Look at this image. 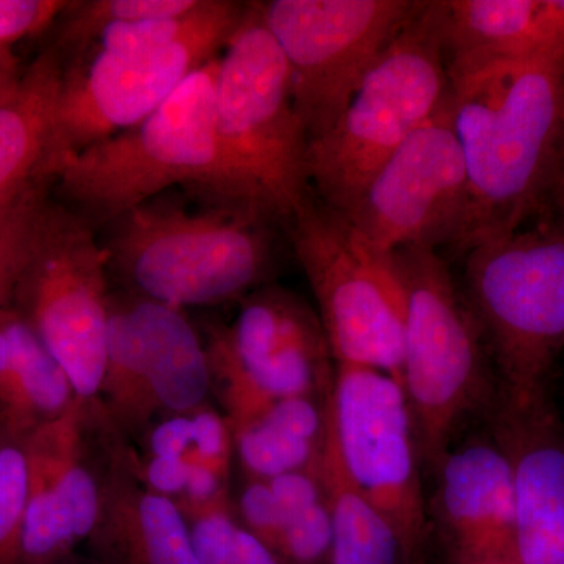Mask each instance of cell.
<instances>
[{"label": "cell", "mask_w": 564, "mask_h": 564, "mask_svg": "<svg viewBox=\"0 0 564 564\" xmlns=\"http://www.w3.org/2000/svg\"><path fill=\"white\" fill-rule=\"evenodd\" d=\"M199 0H82L63 11L57 40L52 47L66 54L93 29L115 21L150 20L187 13Z\"/></svg>", "instance_id": "obj_26"}, {"label": "cell", "mask_w": 564, "mask_h": 564, "mask_svg": "<svg viewBox=\"0 0 564 564\" xmlns=\"http://www.w3.org/2000/svg\"><path fill=\"white\" fill-rule=\"evenodd\" d=\"M451 109L469 177L462 252L524 229H564V62L452 76Z\"/></svg>", "instance_id": "obj_1"}, {"label": "cell", "mask_w": 564, "mask_h": 564, "mask_svg": "<svg viewBox=\"0 0 564 564\" xmlns=\"http://www.w3.org/2000/svg\"><path fill=\"white\" fill-rule=\"evenodd\" d=\"M2 51H7V50H3V47H0V52H2Z\"/></svg>", "instance_id": "obj_36"}, {"label": "cell", "mask_w": 564, "mask_h": 564, "mask_svg": "<svg viewBox=\"0 0 564 564\" xmlns=\"http://www.w3.org/2000/svg\"><path fill=\"white\" fill-rule=\"evenodd\" d=\"M318 474L332 518L329 564H419L388 519L351 480L334 436L329 406Z\"/></svg>", "instance_id": "obj_23"}, {"label": "cell", "mask_w": 564, "mask_h": 564, "mask_svg": "<svg viewBox=\"0 0 564 564\" xmlns=\"http://www.w3.org/2000/svg\"><path fill=\"white\" fill-rule=\"evenodd\" d=\"M340 217L359 242L386 258L410 247L462 251L469 228L470 193L451 95Z\"/></svg>", "instance_id": "obj_12"}, {"label": "cell", "mask_w": 564, "mask_h": 564, "mask_svg": "<svg viewBox=\"0 0 564 564\" xmlns=\"http://www.w3.org/2000/svg\"><path fill=\"white\" fill-rule=\"evenodd\" d=\"M193 447L192 414L174 415L159 423L150 436L152 456L159 458H184Z\"/></svg>", "instance_id": "obj_32"}, {"label": "cell", "mask_w": 564, "mask_h": 564, "mask_svg": "<svg viewBox=\"0 0 564 564\" xmlns=\"http://www.w3.org/2000/svg\"><path fill=\"white\" fill-rule=\"evenodd\" d=\"M240 516L243 529L274 551L280 536L281 514L269 481L251 480L248 484L240 497Z\"/></svg>", "instance_id": "obj_31"}, {"label": "cell", "mask_w": 564, "mask_h": 564, "mask_svg": "<svg viewBox=\"0 0 564 564\" xmlns=\"http://www.w3.org/2000/svg\"><path fill=\"white\" fill-rule=\"evenodd\" d=\"M423 6L417 0L261 2L310 141L332 128L373 63Z\"/></svg>", "instance_id": "obj_11"}, {"label": "cell", "mask_w": 564, "mask_h": 564, "mask_svg": "<svg viewBox=\"0 0 564 564\" xmlns=\"http://www.w3.org/2000/svg\"><path fill=\"white\" fill-rule=\"evenodd\" d=\"M77 397L68 375L13 306L0 311V426L25 440Z\"/></svg>", "instance_id": "obj_20"}, {"label": "cell", "mask_w": 564, "mask_h": 564, "mask_svg": "<svg viewBox=\"0 0 564 564\" xmlns=\"http://www.w3.org/2000/svg\"><path fill=\"white\" fill-rule=\"evenodd\" d=\"M267 481L281 514L274 554L288 564H329L332 518L318 470L284 474Z\"/></svg>", "instance_id": "obj_24"}, {"label": "cell", "mask_w": 564, "mask_h": 564, "mask_svg": "<svg viewBox=\"0 0 564 564\" xmlns=\"http://www.w3.org/2000/svg\"><path fill=\"white\" fill-rule=\"evenodd\" d=\"M284 225L336 366L370 367L402 383L404 299L392 256L359 242L314 193Z\"/></svg>", "instance_id": "obj_10"}, {"label": "cell", "mask_w": 564, "mask_h": 564, "mask_svg": "<svg viewBox=\"0 0 564 564\" xmlns=\"http://www.w3.org/2000/svg\"><path fill=\"white\" fill-rule=\"evenodd\" d=\"M22 73L11 50L0 52V106L17 91Z\"/></svg>", "instance_id": "obj_34"}, {"label": "cell", "mask_w": 564, "mask_h": 564, "mask_svg": "<svg viewBox=\"0 0 564 564\" xmlns=\"http://www.w3.org/2000/svg\"><path fill=\"white\" fill-rule=\"evenodd\" d=\"M50 181L35 182L22 193L0 232V311L11 306L18 281L31 254L36 218L47 198Z\"/></svg>", "instance_id": "obj_28"}, {"label": "cell", "mask_w": 564, "mask_h": 564, "mask_svg": "<svg viewBox=\"0 0 564 564\" xmlns=\"http://www.w3.org/2000/svg\"><path fill=\"white\" fill-rule=\"evenodd\" d=\"M187 519L193 549L199 564H242L240 525L234 521L228 496L203 505H181Z\"/></svg>", "instance_id": "obj_29"}, {"label": "cell", "mask_w": 564, "mask_h": 564, "mask_svg": "<svg viewBox=\"0 0 564 564\" xmlns=\"http://www.w3.org/2000/svg\"><path fill=\"white\" fill-rule=\"evenodd\" d=\"M272 215L247 204L184 209L152 199L109 226V270L141 299L182 307L231 302L274 263Z\"/></svg>", "instance_id": "obj_3"}, {"label": "cell", "mask_w": 564, "mask_h": 564, "mask_svg": "<svg viewBox=\"0 0 564 564\" xmlns=\"http://www.w3.org/2000/svg\"><path fill=\"white\" fill-rule=\"evenodd\" d=\"M139 337L141 361L158 410L192 414L212 388L207 348L182 310L137 296L126 302Z\"/></svg>", "instance_id": "obj_21"}, {"label": "cell", "mask_w": 564, "mask_h": 564, "mask_svg": "<svg viewBox=\"0 0 564 564\" xmlns=\"http://www.w3.org/2000/svg\"><path fill=\"white\" fill-rule=\"evenodd\" d=\"M328 406L351 480L388 519L415 562L425 564L422 459L402 383L381 370L339 364Z\"/></svg>", "instance_id": "obj_13"}, {"label": "cell", "mask_w": 564, "mask_h": 564, "mask_svg": "<svg viewBox=\"0 0 564 564\" xmlns=\"http://www.w3.org/2000/svg\"><path fill=\"white\" fill-rule=\"evenodd\" d=\"M448 76L496 63L564 62V0H443Z\"/></svg>", "instance_id": "obj_17"}, {"label": "cell", "mask_w": 564, "mask_h": 564, "mask_svg": "<svg viewBox=\"0 0 564 564\" xmlns=\"http://www.w3.org/2000/svg\"><path fill=\"white\" fill-rule=\"evenodd\" d=\"M247 6L204 0L192 28L172 43L126 54L87 51L68 58L63 65L47 180L66 158L137 124L193 73L220 57Z\"/></svg>", "instance_id": "obj_7"}, {"label": "cell", "mask_w": 564, "mask_h": 564, "mask_svg": "<svg viewBox=\"0 0 564 564\" xmlns=\"http://www.w3.org/2000/svg\"><path fill=\"white\" fill-rule=\"evenodd\" d=\"M403 289L402 386L413 415L422 463L436 467L459 423L494 402L486 340L466 296L440 252L425 247L393 252Z\"/></svg>", "instance_id": "obj_6"}, {"label": "cell", "mask_w": 564, "mask_h": 564, "mask_svg": "<svg viewBox=\"0 0 564 564\" xmlns=\"http://www.w3.org/2000/svg\"><path fill=\"white\" fill-rule=\"evenodd\" d=\"M143 480L152 492L170 497L184 494L187 486L188 463L185 458H159L151 456L144 466Z\"/></svg>", "instance_id": "obj_33"}, {"label": "cell", "mask_w": 564, "mask_h": 564, "mask_svg": "<svg viewBox=\"0 0 564 564\" xmlns=\"http://www.w3.org/2000/svg\"><path fill=\"white\" fill-rule=\"evenodd\" d=\"M464 278L500 388H545L564 350V229H524L478 243L466 252Z\"/></svg>", "instance_id": "obj_8"}, {"label": "cell", "mask_w": 564, "mask_h": 564, "mask_svg": "<svg viewBox=\"0 0 564 564\" xmlns=\"http://www.w3.org/2000/svg\"><path fill=\"white\" fill-rule=\"evenodd\" d=\"M215 129L237 198L285 223L310 198L306 129L293 101L291 73L267 29L261 2L220 55Z\"/></svg>", "instance_id": "obj_5"}, {"label": "cell", "mask_w": 564, "mask_h": 564, "mask_svg": "<svg viewBox=\"0 0 564 564\" xmlns=\"http://www.w3.org/2000/svg\"><path fill=\"white\" fill-rule=\"evenodd\" d=\"M434 470L433 514L455 564H516L513 481L496 441L451 448Z\"/></svg>", "instance_id": "obj_16"}, {"label": "cell", "mask_w": 564, "mask_h": 564, "mask_svg": "<svg viewBox=\"0 0 564 564\" xmlns=\"http://www.w3.org/2000/svg\"><path fill=\"white\" fill-rule=\"evenodd\" d=\"M17 203H14V204H17ZM14 204H11V206L7 207V209L0 210V232H2L3 226L7 225V221H9L11 212H13V209H14Z\"/></svg>", "instance_id": "obj_35"}, {"label": "cell", "mask_w": 564, "mask_h": 564, "mask_svg": "<svg viewBox=\"0 0 564 564\" xmlns=\"http://www.w3.org/2000/svg\"><path fill=\"white\" fill-rule=\"evenodd\" d=\"M329 393L280 400L261 417L232 432L251 480L318 469L328 430Z\"/></svg>", "instance_id": "obj_22"}, {"label": "cell", "mask_w": 564, "mask_h": 564, "mask_svg": "<svg viewBox=\"0 0 564 564\" xmlns=\"http://www.w3.org/2000/svg\"><path fill=\"white\" fill-rule=\"evenodd\" d=\"M448 95L443 0H434L386 47L332 128L310 141L315 198L348 214L375 173L432 120Z\"/></svg>", "instance_id": "obj_4"}, {"label": "cell", "mask_w": 564, "mask_h": 564, "mask_svg": "<svg viewBox=\"0 0 564 564\" xmlns=\"http://www.w3.org/2000/svg\"><path fill=\"white\" fill-rule=\"evenodd\" d=\"M122 456L101 484L95 538L113 564H199L191 529L176 500L137 481Z\"/></svg>", "instance_id": "obj_18"}, {"label": "cell", "mask_w": 564, "mask_h": 564, "mask_svg": "<svg viewBox=\"0 0 564 564\" xmlns=\"http://www.w3.org/2000/svg\"><path fill=\"white\" fill-rule=\"evenodd\" d=\"M63 57L50 47L22 73L17 91L0 106V210L47 180ZM51 182V181H50Z\"/></svg>", "instance_id": "obj_19"}, {"label": "cell", "mask_w": 564, "mask_h": 564, "mask_svg": "<svg viewBox=\"0 0 564 564\" xmlns=\"http://www.w3.org/2000/svg\"><path fill=\"white\" fill-rule=\"evenodd\" d=\"M65 0H0V47L46 32L68 9Z\"/></svg>", "instance_id": "obj_30"}, {"label": "cell", "mask_w": 564, "mask_h": 564, "mask_svg": "<svg viewBox=\"0 0 564 564\" xmlns=\"http://www.w3.org/2000/svg\"><path fill=\"white\" fill-rule=\"evenodd\" d=\"M218 70L220 57L193 73L137 124L62 161L52 181L63 204L91 226L110 225L174 185H185L209 203L243 204L218 147Z\"/></svg>", "instance_id": "obj_2"}, {"label": "cell", "mask_w": 564, "mask_h": 564, "mask_svg": "<svg viewBox=\"0 0 564 564\" xmlns=\"http://www.w3.org/2000/svg\"><path fill=\"white\" fill-rule=\"evenodd\" d=\"M88 404L73 406L25 437L29 492L22 564H58L70 549L95 533L101 513V485L84 459Z\"/></svg>", "instance_id": "obj_15"}, {"label": "cell", "mask_w": 564, "mask_h": 564, "mask_svg": "<svg viewBox=\"0 0 564 564\" xmlns=\"http://www.w3.org/2000/svg\"><path fill=\"white\" fill-rule=\"evenodd\" d=\"M120 425L135 430L158 413L152 399L135 326L126 302L110 300L109 329H107L106 369L101 395Z\"/></svg>", "instance_id": "obj_25"}, {"label": "cell", "mask_w": 564, "mask_h": 564, "mask_svg": "<svg viewBox=\"0 0 564 564\" xmlns=\"http://www.w3.org/2000/svg\"><path fill=\"white\" fill-rule=\"evenodd\" d=\"M491 437L510 464L516 564H564V425L547 386H499Z\"/></svg>", "instance_id": "obj_14"}, {"label": "cell", "mask_w": 564, "mask_h": 564, "mask_svg": "<svg viewBox=\"0 0 564 564\" xmlns=\"http://www.w3.org/2000/svg\"><path fill=\"white\" fill-rule=\"evenodd\" d=\"M109 261L95 228L62 203L44 199L31 254L11 306L68 375L88 406L99 395L106 369L110 300Z\"/></svg>", "instance_id": "obj_9"}, {"label": "cell", "mask_w": 564, "mask_h": 564, "mask_svg": "<svg viewBox=\"0 0 564 564\" xmlns=\"http://www.w3.org/2000/svg\"><path fill=\"white\" fill-rule=\"evenodd\" d=\"M24 441L0 426V564H22L29 492Z\"/></svg>", "instance_id": "obj_27"}]
</instances>
